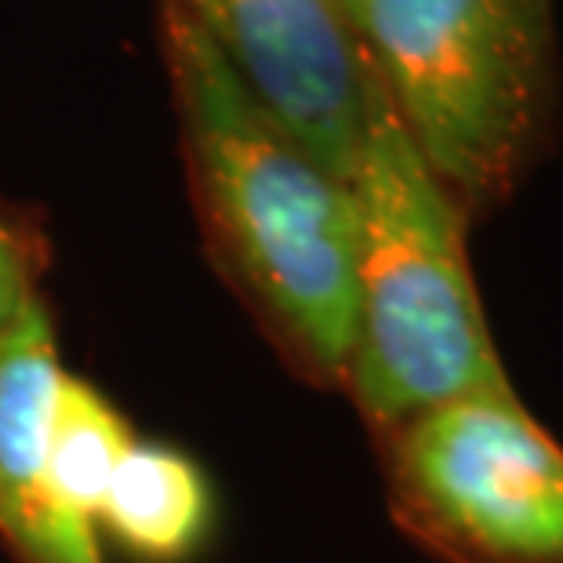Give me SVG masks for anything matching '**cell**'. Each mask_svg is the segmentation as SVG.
Masks as SVG:
<instances>
[{
    "instance_id": "1",
    "label": "cell",
    "mask_w": 563,
    "mask_h": 563,
    "mask_svg": "<svg viewBox=\"0 0 563 563\" xmlns=\"http://www.w3.org/2000/svg\"><path fill=\"white\" fill-rule=\"evenodd\" d=\"M161 44L208 251L284 364L342 389L361 251L353 186L309 157L164 0Z\"/></svg>"
},
{
    "instance_id": "2",
    "label": "cell",
    "mask_w": 563,
    "mask_h": 563,
    "mask_svg": "<svg viewBox=\"0 0 563 563\" xmlns=\"http://www.w3.org/2000/svg\"><path fill=\"white\" fill-rule=\"evenodd\" d=\"M367 58V55H364ZM356 331L342 389L382 437L429 407L512 393L470 262V214L429 172L367 66L353 175Z\"/></svg>"
},
{
    "instance_id": "3",
    "label": "cell",
    "mask_w": 563,
    "mask_h": 563,
    "mask_svg": "<svg viewBox=\"0 0 563 563\" xmlns=\"http://www.w3.org/2000/svg\"><path fill=\"white\" fill-rule=\"evenodd\" d=\"M371 74L448 194L495 214L553 150L556 0H345Z\"/></svg>"
},
{
    "instance_id": "4",
    "label": "cell",
    "mask_w": 563,
    "mask_h": 563,
    "mask_svg": "<svg viewBox=\"0 0 563 563\" xmlns=\"http://www.w3.org/2000/svg\"><path fill=\"white\" fill-rule=\"evenodd\" d=\"M389 512L440 563H563V443L512 393L462 397L378 437Z\"/></svg>"
},
{
    "instance_id": "5",
    "label": "cell",
    "mask_w": 563,
    "mask_h": 563,
    "mask_svg": "<svg viewBox=\"0 0 563 563\" xmlns=\"http://www.w3.org/2000/svg\"><path fill=\"white\" fill-rule=\"evenodd\" d=\"M194 22L244 91L350 186L367 117V58L345 0H164Z\"/></svg>"
},
{
    "instance_id": "6",
    "label": "cell",
    "mask_w": 563,
    "mask_h": 563,
    "mask_svg": "<svg viewBox=\"0 0 563 563\" xmlns=\"http://www.w3.org/2000/svg\"><path fill=\"white\" fill-rule=\"evenodd\" d=\"M63 375L41 302L0 342V538L22 563H106L95 523L66 506L47 473V422Z\"/></svg>"
},
{
    "instance_id": "7",
    "label": "cell",
    "mask_w": 563,
    "mask_h": 563,
    "mask_svg": "<svg viewBox=\"0 0 563 563\" xmlns=\"http://www.w3.org/2000/svg\"><path fill=\"white\" fill-rule=\"evenodd\" d=\"M211 520L208 484L186 454L161 443H131L106 490L99 523L131 553L175 563L200 545Z\"/></svg>"
},
{
    "instance_id": "8",
    "label": "cell",
    "mask_w": 563,
    "mask_h": 563,
    "mask_svg": "<svg viewBox=\"0 0 563 563\" xmlns=\"http://www.w3.org/2000/svg\"><path fill=\"white\" fill-rule=\"evenodd\" d=\"M131 443L135 437L121 411L91 382L66 371L47 422V473L77 517L99 527L106 490Z\"/></svg>"
},
{
    "instance_id": "9",
    "label": "cell",
    "mask_w": 563,
    "mask_h": 563,
    "mask_svg": "<svg viewBox=\"0 0 563 563\" xmlns=\"http://www.w3.org/2000/svg\"><path fill=\"white\" fill-rule=\"evenodd\" d=\"M41 236L19 214L0 208V342L41 306Z\"/></svg>"
}]
</instances>
